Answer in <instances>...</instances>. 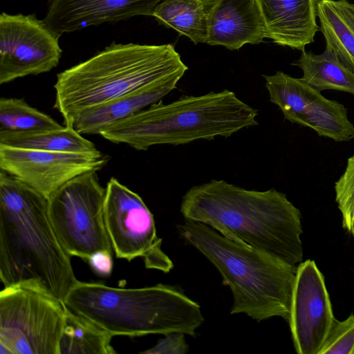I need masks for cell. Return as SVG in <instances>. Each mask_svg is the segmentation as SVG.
Returning <instances> with one entry per match:
<instances>
[{"mask_svg": "<svg viewBox=\"0 0 354 354\" xmlns=\"http://www.w3.org/2000/svg\"><path fill=\"white\" fill-rule=\"evenodd\" d=\"M44 196L0 169V279L39 289L64 302L77 281Z\"/></svg>", "mask_w": 354, "mask_h": 354, "instance_id": "1", "label": "cell"}, {"mask_svg": "<svg viewBox=\"0 0 354 354\" xmlns=\"http://www.w3.org/2000/svg\"><path fill=\"white\" fill-rule=\"evenodd\" d=\"M180 210L185 219L208 225L276 259L295 266L302 262L300 211L274 188L248 190L212 180L190 188Z\"/></svg>", "mask_w": 354, "mask_h": 354, "instance_id": "2", "label": "cell"}, {"mask_svg": "<svg viewBox=\"0 0 354 354\" xmlns=\"http://www.w3.org/2000/svg\"><path fill=\"white\" fill-rule=\"evenodd\" d=\"M187 68L171 44L113 42L57 74L53 106L73 126L82 111Z\"/></svg>", "mask_w": 354, "mask_h": 354, "instance_id": "3", "label": "cell"}, {"mask_svg": "<svg viewBox=\"0 0 354 354\" xmlns=\"http://www.w3.org/2000/svg\"><path fill=\"white\" fill-rule=\"evenodd\" d=\"M64 303L113 336L183 333L196 337L204 322L198 303L180 289L162 283L120 288L77 280Z\"/></svg>", "mask_w": 354, "mask_h": 354, "instance_id": "4", "label": "cell"}, {"mask_svg": "<svg viewBox=\"0 0 354 354\" xmlns=\"http://www.w3.org/2000/svg\"><path fill=\"white\" fill-rule=\"evenodd\" d=\"M258 111L225 89L185 95L169 104L162 100L120 120L99 134L114 143L140 151L160 145H185L230 137L258 124Z\"/></svg>", "mask_w": 354, "mask_h": 354, "instance_id": "5", "label": "cell"}, {"mask_svg": "<svg viewBox=\"0 0 354 354\" xmlns=\"http://www.w3.org/2000/svg\"><path fill=\"white\" fill-rule=\"evenodd\" d=\"M177 228L231 289V315L243 313L258 322L273 317L288 322L297 266L233 241L201 222L185 219Z\"/></svg>", "mask_w": 354, "mask_h": 354, "instance_id": "6", "label": "cell"}, {"mask_svg": "<svg viewBox=\"0 0 354 354\" xmlns=\"http://www.w3.org/2000/svg\"><path fill=\"white\" fill-rule=\"evenodd\" d=\"M64 302L35 288L0 292V354H59Z\"/></svg>", "mask_w": 354, "mask_h": 354, "instance_id": "7", "label": "cell"}, {"mask_svg": "<svg viewBox=\"0 0 354 354\" xmlns=\"http://www.w3.org/2000/svg\"><path fill=\"white\" fill-rule=\"evenodd\" d=\"M106 189L96 172L68 181L48 199L54 231L67 253L84 261L95 253H113L104 221Z\"/></svg>", "mask_w": 354, "mask_h": 354, "instance_id": "8", "label": "cell"}, {"mask_svg": "<svg viewBox=\"0 0 354 354\" xmlns=\"http://www.w3.org/2000/svg\"><path fill=\"white\" fill-rule=\"evenodd\" d=\"M105 189L104 221L116 257L129 261L142 257L147 268L169 272L174 263L161 248L153 216L142 198L115 178Z\"/></svg>", "mask_w": 354, "mask_h": 354, "instance_id": "9", "label": "cell"}, {"mask_svg": "<svg viewBox=\"0 0 354 354\" xmlns=\"http://www.w3.org/2000/svg\"><path fill=\"white\" fill-rule=\"evenodd\" d=\"M59 35L35 15H0V84L46 73L62 57Z\"/></svg>", "mask_w": 354, "mask_h": 354, "instance_id": "10", "label": "cell"}, {"mask_svg": "<svg viewBox=\"0 0 354 354\" xmlns=\"http://www.w3.org/2000/svg\"><path fill=\"white\" fill-rule=\"evenodd\" d=\"M263 77L270 102L280 109L285 119L336 142L354 138V125L344 104L326 98L302 78L281 71Z\"/></svg>", "mask_w": 354, "mask_h": 354, "instance_id": "11", "label": "cell"}, {"mask_svg": "<svg viewBox=\"0 0 354 354\" xmlns=\"http://www.w3.org/2000/svg\"><path fill=\"white\" fill-rule=\"evenodd\" d=\"M109 157L100 151L53 152L0 145V169L48 198L72 179L97 172Z\"/></svg>", "mask_w": 354, "mask_h": 354, "instance_id": "12", "label": "cell"}, {"mask_svg": "<svg viewBox=\"0 0 354 354\" xmlns=\"http://www.w3.org/2000/svg\"><path fill=\"white\" fill-rule=\"evenodd\" d=\"M335 319L324 275L308 259L297 267L289 318L295 351L319 354Z\"/></svg>", "mask_w": 354, "mask_h": 354, "instance_id": "13", "label": "cell"}, {"mask_svg": "<svg viewBox=\"0 0 354 354\" xmlns=\"http://www.w3.org/2000/svg\"><path fill=\"white\" fill-rule=\"evenodd\" d=\"M162 0H49L46 24L61 36L88 26L152 16Z\"/></svg>", "mask_w": 354, "mask_h": 354, "instance_id": "14", "label": "cell"}, {"mask_svg": "<svg viewBox=\"0 0 354 354\" xmlns=\"http://www.w3.org/2000/svg\"><path fill=\"white\" fill-rule=\"evenodd\" d=\"M207 15L206 42L239 50L246 44H259L267 37L256 0H204Z\"/></svg>", "mask_w": 354, "mask_h": 354, "instance_id": "15", "label": "cell"}, {"mask_svg": "<svg viewBox=\"0 0 354 354\" xmlns=\"http://www.w3.org/2000/svg\"><path fill=\"white\" fill-rule=\"evenodd\" d=\"M267 37L275 44L303 50L320 30L317 24V0H256Z\"/></svg>", "mask_w": 354, "mask_h": 354, "instance_id": "16", "label": "cell"}, {"mask_svg": "<svg viewBox=\"0 0 354 354\" xmlns=\"http://www.w3.org/2000/svg\"><path fill=\"white\" fill-rule=\"evenodd\" d=\"M184 73H178L80 113L73 127L81 134H100L110 125L160 100L172 90Z\"/></svg>", "mask_w": 354, "mask_h": 354, "instance_id": "17", "label": "cell"}, {"mask_svg": "<svg viewBox=\"0 0 354 354\" xmlns=\"http://www.w3.org/2000/svg\"><path fill=\"white\" fill-rule=\"evenodd\" d=\"M317 16L326 48L354 74V3L347 0H319Z\"/></svg>", "mask_w": 354, "mask_h": 354, "instance_id": "18", "label": "cell"}, {"mask_svg": "<svg viewBox=\"0 0 354 354\" xmlns=\"http://www.w3.org/2000/svg\"><path fill=\"white\" fill-rule=\"evenodd\" d=\"M72 125L32 132H0V145L53 152L86 153L97 151Z\"/></svg>", "mask_w": 354, "mask_h": 354, "instance_id": "19", "label": "cell"}, {"mask_svg": "<svg viewBox=\"0 0 354 354\" xmlns=\"http://www.w3.org/2000/svg\"><path fill=\"white\" fill-rule=\"evenodd\" d=\"M292 64L299 67L301 78L319 91L333 89L354 94V74L328 48L319 55L304 49Z\"/></svg>", "mask_w": 354, "mask_h": 354, "instance_id": "20", "label": "cell"}, {"mask_svg": "<svg viewBox=\"0 0 354 354\" xmlns=\"http://www.w3.org/2000/svg\"><path fill=\"white\" fill-rule=\"evenodd\" d=\"M152 17L159 24L187 36L195 44L206 42L208 22L204 0H162Z\"/></svg>", "mask_w": 354, "mask_h": 354, "instance_id": "21", "label": "cell"}, {"mask_svg": "<svg viewBox=\"0 0 354 354\" xmlns=\"http://www.w3.org/2000/svg\"><path fill=\"white\" fill-rule=\"evenodd\" d=\"M113 337L66 308L59 354H114L116 351L111 344Z\"/></svg>", "mask_w": 354, "mask_h": 354, "instance_id": "22", "label": "cell"}, {"mask_svg": "<svg viewBox=\"0 0 354 354\" xmlns=\"http://www.w3.org/2000/svg\"><path fill=\"white\" fill-rule=\"evenodd\" d=\"M50 115L30 106L23 98L0 99V132H32L61 128Z\"/></svg>", "mask_w": 354, "mask_h": 354, "instance_id": "23", "label": "cell"}, {"mask_svg": "<svg viewBox=\"0 0 354 354\" xmlns=\"http://www.w3.org/2000/svg\"><path fill=\"white\" fill-rule=\"evenodd\" d=\"M335 201L342 216V226L351 233L354 226V155L335 184Z\"/></svg>", "mask_w": 354, "mask_h": 354, "instance_id": "24", "label": "cell"}, {"mask_svg": "<svg viewBox=\"0 0 354 354\" xmlns=\"http://www.w3.org/2000/svg\"><path fill=\"white\" fill-rule=\"evenodd\" d=\"M319 354H354V315L335 318Z\"/></svg>", "mask_w": 354, "mask_h": 354, "instance_id": "25", "label": "cell"}, {"mask_svg": "<svg viewBox=\"0 0 354 354\" xmlns=\"http://www.w3.org/2000/svg\"><path fill=\"white\" fill-rule=\"evenodd\" d=\"M185 335L183 333H171L165 335L157 344L145 351L144 354H185L189 350Z\"/></svg>", "mask_w": 354, "mask_h": 354, "instance_id": "26", "label": "cell"}, {"mask_svg": "<svg viewBox=\"0 0 354 354\" xmlns=\"http://www.w3.org/2000/svg\"><path fill=\"white\" fill-rule=\"evenodd\" d=\"M112 254L108 251H100L93 254L87 261L91 269L100 277L109 276L113 270Z\"/></svg>", "mask_w": 354, "mask_h": 354, "instance_id": "27", "label": "cell"}, {"mask_svg": "<svg viewBox=\"0 0 354 354\" xmlns=\"http://www.w3.org/2000/svg\"><path fill=\"white\" fill-rule=\"evenodd\" d=\"M351 233L352 234L353 236V239H354V226L351 232Z\"/></svg>", "mask_w": 354, "mask_h": 354, "instance_id": "28", "label": "cell"}]
</instances>
